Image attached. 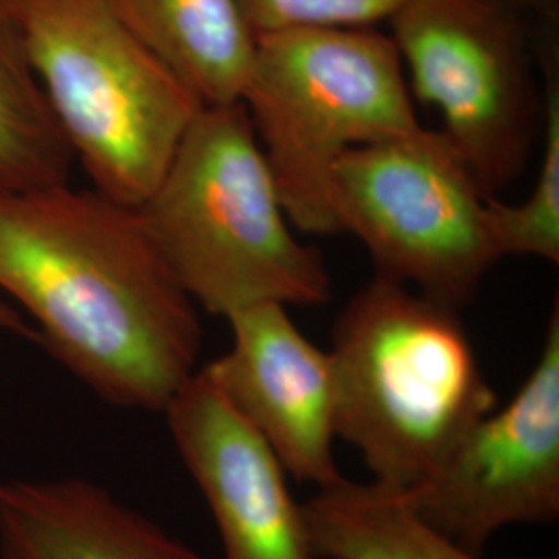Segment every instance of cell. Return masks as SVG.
Listing matches in <instances>:
<instances>
[{"label": "cell", "instance_id": "6da1fadb", "mask_svg": "<svg viewBox=\"0 0 559 559\" xmlns=\"http://www.w3.org/2000/svg\"><path fill=\"white\" fill-rule=\"evenodd\" d=\"M0 290L102 400L147 413L198 371L200 309L141 207L57 182L0 191Z\"/></svg>", "mask_w": 559, "mask_h": 559}, {"label": "cell", "instance_id": "7a4b0ae2", "mask_svg": "<svg viewBox=\"0 0 559 559\" xmlns=\"http://www.w3.org/2000/svg\"><path fill=\"white\" fill-rule=\"evenodd\" d=\"M336 383V436L373 479L408 491L498 399L456 309L394 280L348 300L328 350Z\"/></svg>", "mask_w": 559, "mask_h": 559}, {"label": "cell", "instance_id": "3957f363", "mask_svg": "<svg viewBox=\"0 0 559 559\" xmlns=\"http://www.w3.org/2000/svg\"><path fill=\"white\" fill-rule=\"evenodd\" d=\"M187 295L210 316L332 297L320 253L293 233L245 106H203L140 205Z\"/></svg>", "mask_w": 559, "mask_h": 559}, {"label": "cell", "instance_id": "277c9868", "mask_svg": "<svg viewBox=\"0 0 559 559\" xmlns=\"http://www.w3.org/2000/svg\"><path fill=\"white\" fill-rule=\"evenodd\" d=\"M240 104L293 226L336 235L330 175L353 147L420 122L392 36L373 27H309L258 36Z\"/></svg>", "mask_w": 559, "mask_h": 559}, {"label": "cell", "instance_id": "5b68a950", "mask_svg": "<svg viewBox=\"0 0 559 559\" xmlns=\"http://www.w3.org/2000/svg\"><path fill=\"white\" fill-rule=\"evenodd\" d=\"M29 62L94 189L140 207L158 187L200 100L106 0H17Z\"/></svg>", "mask_w": 559, "mask_h": 559}, {"label": "cell", "instance_id": "8992f818", "mask_svg": "<svg viewBox=\"0 0 559 559\" xmlns=\"http://www.w3.org/2000/svg\"><path fill=\"white\" fill-rule=\"evenodd\" d=\"M340 233L367 249L376 276L459 309L501 261L479 182L441 129L353 147L330 175Z\"/></svg>", "mask_w": 559, "mask_h": 559}, {"label": "cell", "instance_id": "52a82bcc", "mask_svg": "<svg viewBox=\"0 0 559 559\" xmlns=\"http://www.w3.org/2000/svg\"><path fill=\"white\" fill-rule=\"evenodd\" d=\"M408 90L489 198L520 179L540 141L545 90L510 0H411L390 20Z\"/></svg>", "mask_w": 559, "mask_h": 559}, {"label": "cell", "instance_id": "ba28073f", "mask_svg": "<svg viewBox=\"0 0 559 559\" xmlns=\"http://www.w3.org/2000/svg\"><path fill=\"white\" fill-rule=\"evenodd\" d=\"M400 493L425 524L477 556L506 526L558 519V302L537 365L519 392L480 417L425 479Z\"/></svg>", "mask_w": 559, "mask_h": 559}, {"label": "cell", "instance_id": "9c48e42d", "mask_svg": "<svg viewBox=\"0 0 559 559\" xmlns=\"http://www.w3.org/2000/svg\"><path fill=\"white\" fill-rule=\"evenodd\" d=\"M162 415L214 516L224 559H320L278 456L203 369Z\"/></svg>", "mask_w": 559, "mask_h": 559}, {"label": "cell", "instance_id": "30bf717a", "mask_svg": "<svg viewBox=\"0 0 559 559\" xmlns=\"http://www.w3.org/2000/svg\"><path fill=\"white\" fill-rule=\"evenodd\" d=\"M226 320L233 346L203 367L207 378L274 450L288 477L320 489L338 483L330 353L307 338L280 302L251 305Z\"/></svg>", "mask_w": 559, "mask_h": 559}, {"label": "cell", "instance_id": "8fae6325", "mask_svg": "<svg viewBox=\"0 0 559 559\" xmlns=\"http://www.w3.org/2000/svg\"><path fill=\"white\" fill-rule=\"evenodd\" d=\"M0 559H203L80 477L0 480Z\"/></svg>", "mask_w": 559, "mask_h": 559}, {"label": "cell", "instance_id": "7c38bea8", "mask_svg": "<svg viewBox=\"0 0 559 559\" xmlns=\"http://www.w3.org/2000/svg\"><path fill=\"white\" fill-rule=\"evenodd\" d=\"M108 9L200 100L242 98L258 34L237 0H106Z\"/></svg>", "mask_w": 559, "mask_h": 559}, {"label": "cell", "instance_id": "4fadbf2b", "mask_svg": "<svg viewBox=\"0 0 559 559\" xmlns=\"http://www.w3.org/2000/svg\"><path fill=\"white\" fill-rule=\"evenodd\" d=\"M320 559H479L433 531L404 496L380 485L342 479L305 506Z\"/></svg>", "mask_w": 559, "mask_h": 559}, {"label": "cell", "instance_id": "5bb4252c", "mask_svg": "<svg viewBox=\"0 0 559 559\" xmlns=\"http://www.w3.org/2000/svg\"><path fill=\"white\" fill-rule=\"evenodd\" d=\"M73 160L27 57L17 0H0V191L69 182Z\"/></svg>", "mask_w": 559, "mask_h": 559}, {"label": "cell", "instance_id": "9a60e30c", "mask_svg": "<svg viewBox=\"0 0 559 559\" xmlns=\"http://www.w3.org/2000/svg\"><path fill=\"white\" fill-rule=\"evenodd\" d=\"M545 117L540 164L531 193L520 203L487 200V222L503 258H537L559 263V85L558 73H545Z\"/></svg>", "mask_w": 559, "mask_h": 559}, {"label": "cell", "instance_id": "2e32d148", "mask_svg": "<svg viewBox=\"0 0 559 559\" xmlns=\"http://www.w3.org/2000/svg\"><path fill=\"white\" fill-rule=\"evenodd\" d=\"M251 29L274 34L309 27H373L411 0H237Z\"/></svg>", "mask_w": 559, "mask_h": 559}, {"label": "cell", "instance_id": "e0dca14e", "mask_svg": "<svg viewBox=\"0 0 559 559\" xmlns=\"http://www.w3.org/2000/svg\"><path fill=\"white\" fill-rule=\"evenodd\" d=\"M0 334H20L36 340V332L27 325L25 318L4 300H0Z\"/></svg>", "mask_w": 559, "mask_h": 559}, {"label": "cell", "instance_id": "ac0fdd59", "mask_svg": "<svg viewBox=\"0 0 559 559\" xmlns=\"http://www.w3.org/2000/svg\"><path fill=\"white\" fill-rule=\"evenodd\" d=\"M516 7H528V9H539V11H551L554 0H510Z\"/></svg>", "mask_w": 559, "mask_h": 559}]
</instances>
